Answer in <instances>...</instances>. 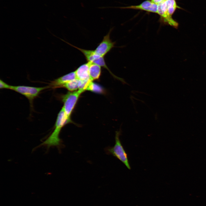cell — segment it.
<instances>
[{"label": "cell", "mask_w": 206, "mask_h": 206, "mask_svg": "<svg viewBox=\"0 0 206 206\" xmlns=\"http://www.w3.org/2000/svg\"><path fill=\"white\" fill-rule=\"evenodd\" d=\"M67 120L63 107L58 113L52 132L41 144V145L48 148L52 146H58L60 145L61 140L59 135L62 128L68 124Z\"/></svg>", "instance_id": "6da1fadb"}, {"label": "cell", "mask_w": 206, "mask_h": 206, "mask_svg": "<svg viewBox=\"0 0 206 206\" xmlns=\"http://www.w3.org/2000/svg\"><path fill=\"white\" fill-rule=\"evenodd\" d=\"M84 91L82 90L78 89L74 91L69 92L61 96L64 103L63 108L68 123L72 122L71 119V114L80 96Z\"/></svg>", "instance_id": "7a4b0ae2"}, {"label": "cell", "mask_w": 206, "mask_h": 206, "mask_svg": "<svg viewBox=\"0 0 206 206\" xmlns=\"http://www.w3.org/2000/svg\"><path fill=\"white\" fill-rule=\"evenodd\" d=\"M120 131H116L115 136V144L113 147H109L108 148V152L115 157L130 170L131 167L130 166L128 158V155L125 150L120 139Z\"/></svg>", "instance_id": "3957f363"}, {"label": "cell", "mask_w": 206, "mask_h": 206, "mask_svg": "<svg viewBox=\"0 0 206 206\" xmlns=\"http://www.w3.org/2000/svg\"><path fill=\"white\" fill-rule=\"evenodd\" d=\"M71 46L76 48L80 51L84 55L87 60L96 64L101 67H103L107 70L110 73L114 78L120 80L121 81L123 80L122 79L115 76L110 71L106 65L104 57L101 56L97 54L94 50L86 49L79 48L71 44L66 42Z\"/></svg>", "instance_id": "277c9868"}, {"label": "cell", "mask_w": 206, "mask_h": 206, "mask_svg": "<svg viewBox=\"0 0 206 206\" xmlns=\"http://www.w3.org/2000/svg\"><path fill=\"white\" fill-rule=\"evenodd\" d=\"M48 86L34 87L25 86H11L10 89L23 95L29 100L31 105L33 100L39 94L41 91L47 88Z\"/></svg>", "instance_id": "5b68a950"}, {"label": "cell", "mask_w": 206, "mask_h": 206, "mask_svg": "<svg viewBox=\"0 0 206 206\" xmlns=\"http://www.w3.org/2000/svg\"><path fill=\"white\" fill-rule=\"evenodd\" d=\"M160 16L161 21L163 23L170 25L175 28L178 27V24L169 13L167 0H164L158 4L157 13Z\"/></svg>", "instance_id": "8992f818"}, {"label": "cell", "mask_w": 206, "mask_h": 206, "mask_svg": "<svg viewBox=\"0 0 206 206\" xmlns=\"http://www.w3.org/2000/svg\"><path fill=\"white\" fill-rule=\"evenodd\" d=\"M112 29L104 36L102 41L94 50L97 54L104 57L111 49L115 47V42H113L110 39V35Z\"/></svg>", "instance_id": "52a82bcc"}, {"label": "cell", "mask_w": 206, "mask_h": 206, "mask_svg": "<svg viewBox=\"0 0 206 206\" xmlns=\"http://www.w3.org/2000/svg\"><path fill=\"white\" fill-rule=\"evenodd\" d=\"M121 8L140 10L157 13L158 5L153 3L151 1L147 0L144 1L139 5H131L122 7Z\"/></svg>", "instance_id": "ba28073f"}, {"label": "cell", "mask_w": 206, "mask_h": 206, "mask_svg": "<svg viewBox=\"0 0 206 206\" xmlns=\"http://www.w3.org/2000/svg\"><path fill=\"white\" fill-rule=\"evenodd\" d=\"M76 78L75 72H73L60 77L52 81L50 84L53 88L62 87L65 84Z\"/></svg>", "instance_id": "9c48e42d"}, {"label": "cell", "mask_w": 206, "mask_h": 206, "mask_svg": "<svg viewBox=\"0 0 206 206\" xmlns=\"http://www.w3.org/2000/svg\"><path fill=\"white\" fill-rule=\"evenodd\" d=\"M89 68V63L88 62L82 65L78 68L75 71L76 78L82 81H84L90 79Z\"/></svg>", "instance_id": "30bf717a"}, {"label": "cell", "mask_w": 206, "mask_h": 206, "mask_svg": "<svg viewBox=\"0 0 206 206\" xmlns=\"http://www.w3.org/2000/svg\"><path fill=\"white\" fill-rule=\"evenodd\" d=\"M88 62L89 63V71L90 79L92 81L98 79L101 74V67L94 63Z\"/></svg>", "instance_id": "8fae6325"}, {"label": "cell", "mask_w": 206, "mask_h": 206, "mask_svg": "<svg viewBox=\"0 0 206 206\" xmlns=\"http://www.w3.org/2000/svg\"><path fill=\"white\" fill-rule=\"evenodd\" d=\"M79 83L80 80L76 79L65 84L62 87L66 88L70 92H73L79 89Z\"/></svg>", "instance_id": "7c38bea8"}, {"label": "cell", "mask_w": 206, "mask_h": 206, "mask_svg": "<svg viewBox=\"0 0 206 206\" xmlns=\"http://www.w3.org/2000/svg\"><path fill=\"white\" fill-rule=\"evenodd\" d=\"M88 90L91 92L102 93L103 92V88L100 85L91 81L87 87L86 90Z\"/></svg>", "instance_id": "4fadbf2b"}, {"label": "cell", "mask_w": 206, "mask_h": 206, "mask_svg": "<svg viewBox=\"0 0 206 206\" xmlns=\"http://www.w3.org/2000/svg\"><path fill=\"white\" fill-rule=\"evenodd\" d=\"M167 1L168 13L171 15L172 16L178 7L176 0H167Z\"/></svg>", "instance_id": "5bb4252c"}, {"label": "cell", "mask_w": 206, "mask_h": 206, "mask_svg": "<svg viewBox=\"0 0 206 206\" xmlns=\"http://www.w3.org/2000/svg\"><path fill=\"white\" fill-rule=\"evenodd\" d=\"M11 85L7 84L2 80H0V88L1 89H10Z\"/></svg>", "instance_id": "9a60e30c"}, {"label": "cell", "mask_w": 206, "mask_h": 206, "mask_svg": "<svg viewBox=\"0 0 206 206\" xmlns=\"http://www.w3.org/2000/svg\"><path fill=\"white\" fill-rule=\"evenodd\" d=\"M164 0H151V1L153 3L158 5L161 3Z\"/></svg>", "instance_id": "2e32d148"}]
</instances>
